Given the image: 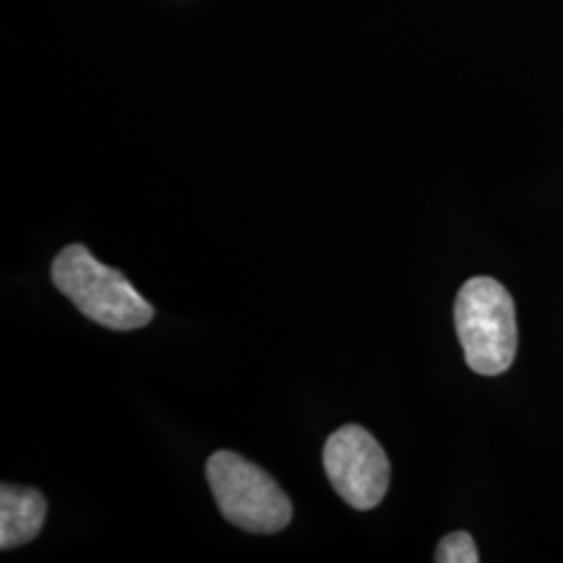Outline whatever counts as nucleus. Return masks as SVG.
Masks as SVG:
<instances>
[{
    "label": "nucleus",
    "mask_w": 563,
    "mask_h": 563,
    "mask_svg": "<svg viewBox=\"0 0 563 563\" xmlns=\"http://www.w3.org/2000/svg\"><path fill=\"white\" fill-rule=\"evenodd\" d=\"M46 518L42 493L25 486L0 488V549H18L32 543L41 534Z\"/></svg>",
    "instance_id": "nucleus-5"
},
{
    "label": "nucleus",
    "mask_w": 563,
    "mask_h": 563,
    "mask_svg": "<svg viewBox=\"0 0 563 563\" xmlns=\"http://www.w3.org/2000/svg\"><path fill=\"white\" fill-rule=\"evenodd\" d=\"M434 562L439 563H478L481 555L474 539L467 532H451L437 547Z\"/></svg>",
    "instance_id": "nucleus-6"
},
{
    "label": "nucleus",
    "mask_w": 563,
    "mask_h": 563,
    "mask_svg": "<svg viewBox=\"0 0 563 563\" xmlns=\"http://www.w3.org/2000/svg\"><path fill=\"white\" fill-rule=\"evenodd\" d=\"M455 330L470 369L499 376L518 351L514 299L501 282L478 276L465 282L455 299Z\"/></svg>",
    "instance_id": "nucleus-2"
},
{
    "label": "nucleus",
    "mask_w": 563,
    "mask_h": 563,
    "mask_svg": "<svg viewBox=\"0 0 563 563\" xmlns=\"http://www.w3.org/2000/svg\"><path fill=\"white\" fill-rule=\"evenodd\" d=\"M53 282L92 322L128 332L153 320L151 302L113 267L102 265L86 246L69 244L53 262Z\"/></svg>",
    "instance_id": "nucleus-1"
},
{
    "label": "nucleus",
    "mask_w": 563,
    "mask_h": 563,
    "mask_svg": "<svg viewBox=\"0 0 563 563\" xmlns=\"http://www.w3.org/2000/svg\"><path fill=\"white\" fill-rule=\"evenodd\" d=\"M323 470L342 501L374 509L388 490L390 463L380 443L357 423L339 428L323 446Z\"/></svg>",
    "instance_id": "nucleus-4"
},
{
    "label": "nucleus",
    "mask_w": 563,
    "mask_h": 563,
    "mask_svg": "<svg viewBox=\"0 0 563 563\" xmlns=\"http://www.w3.org/2000/svg\"><path fill=\"white\" fill-rule=\"evenodd\" d=\"M207 481L223 518L244 532L274 534L292 518V504L276 481L239 453H213Z\"/></svg>",
    "instance_id": "nucleus-3"
}]
</instances>
